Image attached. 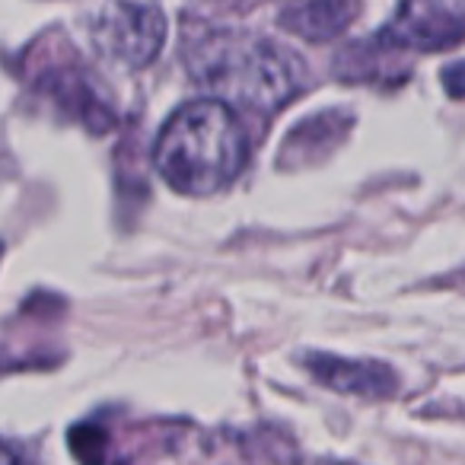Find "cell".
Instances as JSON below:
<instances>
[{
	"instance_id": "cell-1",
	"label": "cell",
	"mask_w": 465,
	"mask_h": 465,
	"mask_svg": "<svg viewBox=\"0 0 465 465\" xmlns=\"http://www.w3.org/2000/svg\"><path fill=\"white\" fill-rule=\"evenodd\" d=\"M194 80L220 103L274 112L303 86V64L287 48L242 29H211L188 48Z\"/></svg>"
},
{
	"instance_id": "cell-2",
	"label": "cell",
	"mask_w": 465,
	"mask_h": 465,
	"mask_svg": "<svg viewBox=\"0 0 465 465\" xmlns=\"http://www.w3.org/2000/svg\"><path fill=\"white\" fill-rule=\"evenodd\" d=\"M249 137L223 103H188L153 143V166L175 192L204 198L230 185L246 166Z\"/></svg>"
},
{
	"instance_id": "cell-3",
	"label": "cell",
	"mask_w": 465,
	"mask_h": 465,
	"mask_svg": "<svg viewBox=\"0 0 465 465\" xmlns=\"http://www.w3.org/2000/svg\"><path fill=\"white\" fill-rule=\"evenodd\" d=\"M90 35L105 58L128 67H147L166 42V16L147 4H109L93 14Z\"/></svg>"
},
{
	"instance_id": "cell-4",
	"label": "cell",
	"mask_w": 465,
	"mask_h": 465,
	"mask_svg": "<svg viewBox=\"0 0 465 465\" xmlns=\"http://www.w3.org/2000/svg\"><path fill=\"white\" fill-rule=\"evenodd\" d=\"M465 39V4H405L380 29L376 42L408 52H440Z\"/></svg>"
},
{
	"instance_id": "cell-5",
	"label": "cell",
	"mask_w": 465,
	"mask_h": 465,
	"mask_svg": "<svg viewBox=\"0 0 465 465\" xmlns=\"http://www.w3.org/2000/svg\"><path fill=\"white\" fill-rule=\"evenodd\" d=\"M306 367L312 370L319 382H325L329 389L348 395H363V399H389L399 389V376L392 373V367L380 361H344V357H325V354H310Z\"/></svg>"
},
{
	"instance_id": "cell-6",
	"label": "cell",
	"mask_w": 465,
	"mask_h": 465,
	"mask_svg": "<svg viewBox=\"0 0 465 465\" xmlns=\"http://www.w3.org/2000/svg\"><path fill=\"white\" fill-rule=\"evenodd\" d=\"M357 14H361L357 4H297V7H287L281 14V23L303 39L325 42L341 33Z\"/></svg>"
},
{
	"instance_id": "cell-7",
	"label": "cell",
	"mask_w": 465,
	"mask_h": 465,
	"mask_svg": "<svg viewBox=\"0 0 465 465\" xmlns=\"http://www.w3.org/2000/svg\"><path fill=\"white\" fill-rule=\"evenodd\" d=\"M440 84L450 93L452 99H465V61H456V64L443 67L440 71Z\"/></svg>"
},
{
	"instance_id": "cell-8",
	"label": "cell",
	"mask_w": 465,
	"mask_h": 465,
	"mask_svg": "<svg viewBox=\"0 0 465 465\" xmlns=\"http://www.w3.org/2000/svg\"><path fill=\"white\" fill-rule=\"evenodd\" d=\"M0 465H23V459L16 456L14 450H7V446L0 443Z\"/></svg>"
},
{
	"instance_id": "cell-9",
	"label": "cell",
	"mask_w": 465,
	"mask_h": 465,
	"mask_svg": "<svg viewBox=\"0 0 465 465\" xmlns=\"http://www.w3.org/2000/svg\"><path fill=\"white\" fill-rule=\"evenodd\" d=\"M316 465H351V462H335V459H325V462H316Z\"/></svg>"
}]
</instances>
